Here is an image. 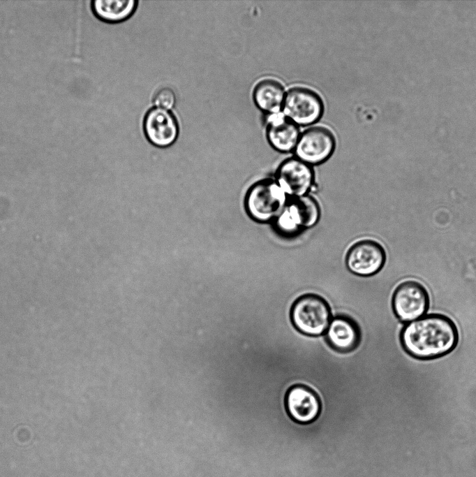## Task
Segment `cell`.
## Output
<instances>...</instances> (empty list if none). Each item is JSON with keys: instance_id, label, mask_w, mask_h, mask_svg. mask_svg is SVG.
I'll return each mask as SVG.
<instances>
[{"instance_id": "7", "label": "cell", "mask_w": 476, "mask_h": 477, "mask_svg": "<svg viewBox=\"0 0 476 477\" xmlns=\"http://www.w3.org/2000/svg\"><path fill=\"white\" fill-rule=\"evenodd\" d=\"M386 261V253L378 242L364 239L353 244L345 256V265L352 274L370 277L379 272Z\"/></svg>"}, {"instance_id": "16", "label": "cell", "mask_w": 476, "mask_h": 477, "mask_svg": "<svg viewBox=\"0 0 476 477\" xmlns=\"http://www.w3.org/2000/svg\"><path fill=\"white\" fill-rule=\"evenodd\" d=\"M272 223L275 231L285 237H294L302 230L292 219L286 205Z\"/></svg>"}, {"instance_id": "1", "label": "cell", "mask_w": 476, "mask_h": 477, "mask_svg": "<svg viewBox=\"0 0 476 477\" xmlns=\"http://www.w3.org/2000/svg\"><path fill=\"white\" fill-rule=\"evenodd\" d=\"M404 351L419 360H431L452 352L459 342L454 321L439 314L422 316L406 324L400 333Z\"/></svg>"}, {"instance_id": "12", "label": "cell", "mask_w": 476, "mask_h": 477, "mask_svg": "<svg viewBox=\"0 0 476 477\" xmlns=\"http://www.w3.org/2000/svg\"><path fill=\"white\" fill-rule=\"evenodd\" d=\"M266 136L276 151L286 153L295 150L300 136L297 124L281 113L270 115L267 119Z\"/></svg>"}, {"instance_id": "9", "label": "cell", "mask_w": 476, "mask_h": 477, "mask_svg": "<svg viewBox=\"0 0 476 477\" xmlns=\"http://www.w3.org/2000/svg\"><path fill=\"white\" fill-rule=\"evenodd\" d=\"M275 180L288 196L300 197L311 189L315 173L311 165L296 156L290 157L277 168Z\"/></svg>"}, {"instance_id": "2", "label": "cell", "mask_w": 476, "mask_h": 477, "mask_svg": "<svg viewBox=\"0 0 476 477\" xmlns=\"http://www.w3.org/2000/svg\"><path fill=\"white\" fill-rule=\"evenodd\" d=\"M289 316L293 328L308 337H322L333 317L329 302L313 293L297 297L290 305Z\"/></svg>"}, {"instance_id": "3", "label": "cell", "mask_w": 476, "mask_h": 477, "mask_svg": "<svg viewBox=\"0 0 476 477\" xmlns=\"http://www.w3.org/2000/svg\"><path fill=\"white\" fill-rule=\"evenodd\" d=\"M288 197L276 180L260 179L253 183L244 194L246 214L256 223L273 222L285 207Z\"/></svg>"}, {"instance_id": "15", "label": "cell", "mask_w": 476, "mask_h": 477, "mask_svg": "<svg viewBox=\"0 0 476 477\" xmlns=\"http://www.w3.org/2000/svg\"><path fill=\"white\" fill-rule=\"evenodd\" d=\"M137 4L136 0H94L91 10L94 14L107 22H119L128 18Z\"/></svg>"}, {"instance_id": "11", "label": "cell", "mask_w": 476, "mask_h": 477, "mask_svg": "<svg viewBox=\"0 0 476 477\" xmlns=\"http://www.w3.org/2000/svg\"><path fill=\"white\" fill-rule=\"evenodd\" d=\"M143 128L148 141L158 148L170 147L179 135V125L174 115L157 107L147 112Z\"/></svg>"}, {"instance_id": "5", "label": "cell", "mask_w": 476, "mask_h": 477, "mask_svg": "<svg viewBox=\"0 0 476 477\" xmlns=\"http://www.w3.org/2000/svg\"><path fill=\"white\" fill-rule=\"evenodd\" d=\"M282 111L286 118L297 126H308L320 119L324 105L320 96L314 91L304 87H295L285 95Z\"/></svg>"}, {"instance_id": "4", "label": "cell", "mask_w": 476, "mask_h": 477, "mask_svg": "<svg viewBox=\"0 0 476 477\" xmlns=\"http://www.w3.org/2000/svg\"><path fill=\"white\" fill-rule=\"evenodd\" d=\"M284 407L287 416L296 424L310 425L320 417L322 404L320 396L312 387L295 383L286 390Z\"/></svg>"}, {"instance_id": "10", "label": "cell", "mask_w": 476, "mask_h": 477, "mask_svg": "<svg viewBox=\"0 0 476 477\" xmlns=\"http://www.w3.org/2000/svg\"><path fill=\"white\" fill-rule=\"evenodd\" d=\"M323 338L333 351L339 354H350L359 346L362 330L353 317L345 314H337L333 315Z\"/></svg>"}, {"instance_id": "8", "label": "cell", "mask_w": 476, "mask_h": 477, "mask_svg": "<svg viewBox=\"0 0 476 477\" xmlns=\"http://www.w3.org/2000/svg\"><path fill=\"white\" fill-rule=\"evenodd\" d=\"M336 146L331 131L323 126H314L300 134L295 149L296 157L309 165H318L332 155Z\"/></svg>"}, {"instance_id": "14", "label": "cell", "mask_w": 476, "mask_h": 477, "mask_svg": "<svg viewBox=\"0 0 476 477\" xmlns=\"http://www.w3.org/2000/svg\"><path fill=\"white\" fill-rule=\"evenodd\" d=\"M286 207L297 225L302 230L315 226L320 220V205L314 197L308 194L288 198Z\"/></svg>"}, {"instance_id": "17", "label": "cell", "mask_w": 476, "mask_h": 477, "mask_svg": "<svg viewBox=\"0 0 476 477\" xmlns=\"http://www.w3.org/2000/svg\"><path fill=\"white\" fill-rule=\"evenodd\" d=\"M154 103L157 108L172 109L176 103V95L170 88H162L155 94Z\"/></svg>"}, {"instance_id": "6", "label": "cell", "mask_w": 476, "mask_h": 477, "mask_svg": "<svg viewBox=\"0 0 476 477\" xmlns=\"http://www.w3.org/2000/svg\"><path fill=\"white\" fill-rule=\"evenodd\" d=\"M394 314L402 322H411L422 317L429 307V295L426 288L415 280L401 283L392 298Z\"/></svg>"}, {"instance_id": "13", "label": "cell", "mask_w": 476, "mask_h": 477, "mask_svg": "<svg viewBox=\"0 0 476 477\" xmlns=\"http://www.w3.org/2000/svg\"><path fill=\"white\" fill-rule=\"evenodd\" d=\"M282 85L274 79H264L254 87L253 98L256 106L270 115L279 113L285 98Z\"/></svg>"}]
</instances>
